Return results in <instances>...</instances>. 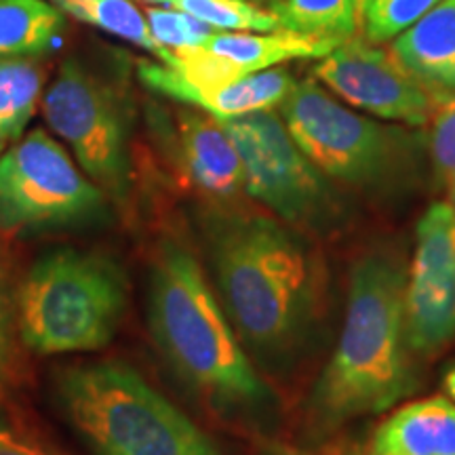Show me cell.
Returning a JSON list of instances; mask_svg holds the SVG:
<instances>
[{
    "label": "cell",
    "mask_w": 455,
    "mask_h": 455,
    "mask_svg": "<svg viewBox=\"0 0 455 455\" xmlns=\"http://www.w3.org/2000/svg\"><path fill=\"white\" fill-rule=\"evenodd\" d=\"M405 335L418 355H432L455 338V213L447 203H432L415 228Z\"/></svg>",
    "instance_id": "8fae6325"
},
{
    "label": "cell",
    "mask_w": 455,
    "mask_h": 455,
    "mask_svg": "<svg viewBox=\"0 0 455 455\" xmlns=\"http://www.w3.org/2000/svg\"><path fill=\"white\" fill-rule=\"evenodd\" d=\"M253 3H266V0H253Z\"/></svg>",
    "instance_id": "1f68e13d"
},
{
    "label": "cell",
    "mask_w": 455,
    "mask_h": 455,
    "mask_svg": "<svg viewBox=\"0 0 455 455\" xmlns=\"http://www.w3.org/2000/svg\"><path fill=\"white\" fill-rule=\"evenodd\" d=\"M175 148L186 180L203 195L228 201L244 190L243 163L235 141L212 114L180 112Z\"/></svg>",
    "instance_id": "7c38bea8"
},
{
    "label": "cell",
    "mask_w": 455,
    "mask_h": 455,
    "mask_svg": "<svg viewBox=\"0 0 455 455\" xmlns=\"http://www.w3.org/2000/svg\"><path fill=\"white\" fill-rule=\"evenodd\" d=\"M209 247L226 315L261 358L281 361L308 338L321 268L298 235L264 215L213 221Z\"/></svg>",
    "instance_id": "6da1fadb"
},
{
    "label": "cell",
    "mask_w": 455,
    "mask_h": 455,
    "mask_svg": "<svg viewBox=\"0 0 455 455\" xmlns=\"http://www.w3.org/2000/svg\"><path fill=\"white\" fill-rule=\"evenodd\" d=\"M161 7L184 11L215 30L275 32L281 30L275 11L261 9L247 0H148Z\"/></svg>",
    "instance_id": "44dd1931"
},
{
    "label": "cell",
    "mask_w": 455,
    "mask_h": 455,
    "mask_svg": "<svg viewBox=\"0 0 455 455\" xmlns=\"http://www.w3.org/2000/svg\"><path fill=\"white\" fill-rule=\"evenodd\" d=\"M293 87L295 81L291 74L281 68H270V70L249 74L241 81L226 84L212 93H204L192 106H198L218 121H226L251 112L272 110L283 104Z\"/></svg>",
    "instance_id": "e0dca14e"
},
{
    "label": "cell",
    "mask_w": 455,
    "mask_h": 455,
    "mask_svg": "<svg viewBox=\"0 0 455 455\" xmlns=\"http://www.w3.org/2000/svg\"><path fill=\"white\" fill-rule=\"evenodd\" d=\"M104 212V190L43 129L0 156V230L15 235L84 226Z\"/></svg>",
    "instance_id": "52a82bcc"
},
{
    "label": "cell",
    "mask_w": 455,
    "mask_h": 455,
    "mask_svg": "<svg viewBox=\"0 0 455 455\" xmlns=\"http://www.w3.org/2000/svg\"><path fill=\"white\" fill-rule=\"evenodd\" d=\"M0 455H61L36 432L0 415Z\"/></svg>",
    "instance_id": "d4e9b609"
},
{
    "label": "cell",
    "mask_w": 455,
    "mask_h": 455,
    "mask_svg": "<svg viewBox=\"0 0 455 455\" xmlns=\"http://www.w3.org/2000/svg\"><path fill=\"white\" fill-rule=\"evenodd\" d=\"M281 30L318 41L346 43L356 36L361 11L356 0H283L272 4Z\"/></svg>",
    "instance_id": "ac0fdd59"
},
{
    "label": "cell",
    "mask_w": 455,
    "mask_h": 455,
    "mask_svg": "<svg viewBox=\"0 0 455 455\" xmlns=\"http://www.w3.org/2000/svg\"><path fill=\"white\" fill-rule=\"evenodd\" d=\"M127 310V276L112 258L81 249L44 253L20 287V333L41 355L95 352Z\"/></svg>",
    "instance_id": "5b68a950"
},
{
    "label": "cell",
    "mask_w": 455,
    "mask_h": 455,
    "mask_svg": "<svg viewBox=\"0 0 455 455\" xmlns=\"http://www.w3.org/2000/svg\"><path fill=\"white\" fill-rule=\"evenodd\" d=\"M356 3H358V11H361L363 7H365V3H367V0H356Z\"/></svg>",
    "instance_id": "f546056e"
},
{
    "label": "cell",
    "mask_w": 455,
    "mask_h": 455,
    "mask_svg": "<svg viewBox=\"0 0 455 455\" xmlns=\"http://www.w3.org/2000/svg\"><path fill=\"white\" fill-rule=\"evenodd\" d=\"M441 0H367L361 9V26L365 41L384 44L418 24Z\"/></svg>",
    "instance_id": "7402d4cb"
},
{
    "label": "cell",
    "mask_w": 455,
    "mask_h": 455,
    "mask_svg": "<svg viewBox=\"0 0 455 455\" xmlns=\"http://www.w3.org/2000/svg\"><path fill=\"white\" fill-rule=\"evenodd\" d=\"M278 455H308V453H298V451H284V453H278Z\"/></svg>",
    "instance_id": "f1b7e54d"
},
{
    "label": "cell",
    "mask_w": 455,
    "mask_h": 455,
    "mask_svg": "<svg viewBox=\"0 0 455 455\" xmlns=\"http://www.w3.org/2000/svg\"><path fill=\"white\" fill-rule=\"evenodd\" d=\"M203 47L230 61L243 76H249V74L270 70L293 60H323L333 49H338L339 43L318 41V38L301 36L289 30L261 34H232L220 30L209 36Z\"/></svg>",
    "instance_id": "9a60e30c"
},
{
    "label": "cell",
    "mask_w": 455,
    "mask_h": 455,
    "mask_svg": "<svg viewBox=\"0 0 455 455\" xmlns=\"http://www.w3.org/2000/svg\"><path fill=\"white\" fill-rule=\"evenodd\" d=\"M315 76L348 106L384 121L424 127L435 112V91L365 38L341 43L315 66Z\"/></svg>",
    "instance_id": "30bf717a"
},
{
    "label": "cell",
    "mask_w": 455,
    "mask_h": 455,
    "mask_svg": "<svg viewBox=\"0 0 455 455\" xmlns=\"http://www.w3.org/2000/svg\"><path fill=\"white\" fill-rule=\"evenodd\" d=\"M283 123L301 152L327 178L352 188H384L407 175L415 138L335 101L315 81L295 83L281 104Z\"/></svg>",
    "instance_id": "8992f818"
},
{
    "label": "cell",
    "mask_w": 455,
    "mask_h": 455,
    "mask_svg": "<svg viewBox=\"0 0 455 455\" xmlns=\"http://www.w3.org/2000/svg\"><path fill=\"white\" fill-rule=\"evenodd\" d=\"M146 21L150 26L152 36L161 47L169 51H178L184 47H198L213 36L215 28H212L196 17L175 9H150L146 13Z\"/></svg>",
    "instance_id": "cb8c5ba5"
},
{
    "label": "cell",
    "mask_w": 455,
    "mask_h": 455,
    "mask_svg": "<svg viewBox=\"0 0 455 455\" xmlns=\"http://www.w3.org/2000/svg\"><path fill=\"white\" fill-rule=\"evenodd\" d=\"M451 196H453V213H455V190L451 192Z\"/></svg>",
    "instance_id": "4dcf8cb0"
},
{
    "label": "cell",
    "mask_w": 455,
    "mask_h": 455,
    "mask_svg": "<svg viewBox=\"0 0 455 455\" xmlns=\"http://www.w3.org/2000/svg\"><path fill=\"white\" fill-rule=\"evenodd\" d=\"M61 28L64 17L47 0H0V60L47 53Z\"/></svg>",
    "instance_id": "2e32d148"
},
{
    "label": "cell",
    "mask_w": 455,
    "mask_h": 455,
    "mask_svg": "<svg viewBox=\"0 0 455 455\" xmlns=\"http://www.w3.org/2000/svg\"><path fill=\"white\" fill-rule=\"evenodd\" d=\"M150 329L188 386L232 413L264 411L272 392L255 371L190 249L161 243L150 278Z\"/></svg>",
    "instance_id": "3957f363"
},
{
    "label": "cell",
    "mask_w": 455,
    "mask_h": 455,
    "mask_svg": "<svg viewBox=\"0 0 455 455\" xmlns=\"http://www.w3.org/2000/svg\"><path fill=\"white\" fill-rule=\"evenodd\" d=\"M68 422L93 455H224L188 415L124 363L57 375Z\"/></svg>",
    "instance_id": "277c9868"
},
{
    "label": "cell",
    "mask_w": 455,
    "mask_h": 455,
    "mask_svg": "<svg viewBox=\"0 0 455 455\" xmlns=\"http://www.w3.org/2000/svg\"><path fill=\"white\" fill-rule=\"evenodd\" d=\"M272 3H275V4H276V3H283V0H272Z\"/></svg>",
    "instance_id": "d6a6232c"
},
{
    "label": "cell",
    "mask_w": 455,
    "mask_h": 455,
    "mask_svg": "<svg viewBox=\"0 0 455 455\" xmlns=\"http://www.w3.org/2000/svg\"><path fill=\"white\" fill-rule=\"evenodd\" d=\"M369 455H455V403L436 395L396 409L373 432Z\"/></svg>",
    "instance_id": "4fadbf2b"
},
{
    "label": "cell",
    "mask_w": 455,
    "mask_h": 455,
    "mask_svg": "<svg viewBox=\"0 0 455 455\" xmlns=\"http://www.w3.org/2000/svg\"><path fill=\"white\" fill-rule=\"evenodd\" d=\"M7 355H9V329H7V312H4L3 298H0V375H3L4 367H7Z\"/></svg>",
    "instance_id": "484cf974"
},
{
    "label": "cell",
    "mask_w": 455,
    "mask_h": 455,
    "mask_svg": "<svg viewBox=\"0 0 455 455\" xmlns=\"http://www.w3.org/2000/svg\"><path fill=\"white\" fill-rule=\"evenodd\" d=\"M43 112L84 173L114 201H124L131 173L127 129L112 91L81 64L66 61L44 93Z\"/></svg>",
    "instance_id": "9c48e42d"
},
{
    "label": "cell",
    "mask_w": 455,
    "mask_h": 455,
    "mask_svg": "<svg viewBox=\"0 0 455 455\" xmlns=\"http://www.w3.org/2000/svg\"><path fill=\"white\" fill-rule=\"evenodd\" d=\"M405 283L407 268L388 251H369L352 268L344 327L310 398L318 432L386 411L413 390Z\"/></svg>",
    "instance_id": "7a4b0ae2"
},
{
    "label": "cell",
    "mask_w": 455,
    "mask_h": 455,
    "mask_svg": "<svg viewBox=\"0 0 455 455\" xmlns=\"http://www.w3.org/2000/svg\"><path fill=\"white\" fill-rule=\"evenodd\" d=\"M339 455H369V451H363V449H358V447H350V449H346V451L339 453Z\"/></svg>",
    "instance_id": "83f0119b"
},
{
    "label": "cell",
    "mask_w": 455,
    "mask_h": 455,
    "mask_svg": "<svg viewBox=\"0 0 455 455\" xmlns=\"http://www.w3.org/2000/svg\"><path fill=\"white\" fill-rule=\"evenodd\" d=\"M43 72L30 57L0 60V148L17 141L36 110Z\"/></svg>",
    "instance_id": "d6986e66"
},
{
    "label": "cell",
    "mask_w": 455,
    "mask_h": 455,
    "mask_svg": "<svg viewBox=\"0 0 455 455\" xmlns=\"http://www.w3.org/2000/svg\"><path fill=\"white\" fill-rule=\"evenodd\" d=\"M243 163L244 192L283 221L321 230L335 215L325 178L272 110L220 121Z\"/></svg>",
    "instance_id": "ba28073f"
},
{
    "label": "cell",
    "mask_w": 455,
    "mask_h": 455,
    "mask_svg": "<svg viewBox=\"0 0 455 455\" xmlns=\"http://www.w3.org/2000/svg\"><path fill=\"white\" fill-rule=\"evenodd\" d=\"M55 4L84 24L100 28L123 41L150 51L161 60V64L169 60L171 51L155 41L146 15L131 0H55Z\"/></svg>",
    "instance_id": "ffe728a7"
},
{
    "label": "cell",
    "mask_w": 455,
    "mask_h": 455,
    "mask_svg": "<svg viewBox=\"0 0 455 455\" xmlns=\"http://www.w3.org/2000/svg\"><path fill=\"white\" fill-rule=\"evenodd\" d=\"M443 386H445L447 396L455 403V365L449 367L445 371V378H443Z\"/></svg>",
    "instance_id": "4316f807"
},
{
    "label": "cell",
    "mask_w": 455,
    "mask_h": 455,
    "mask_svg": "<svg viewBox=\"0 0 455 455\" xmlns=\"http://www.w3.org/2000/svg\"><path fill=\"white\" fill-rule=\"evenodd\" d=\"M428 150L436 184L455 190V91H435Z\"/></svg>",
    "instance_id": "603a6c76"
},
{
    "label": "cell",
    "mask_w": 455,
    "mask_h": 455,
    "mask_svg": "<svg viewBox=\"0 0 455 455\" xmlns=\"http://www.w3.org/2000/svg\"><path fill=\"white\" fill-rule=\"evenodd\" d=\"M390 53L432 91H455V0H441L392 41Z\"/></svg>",
    "instance_id": "5bb4252c"
}]
</instances>
